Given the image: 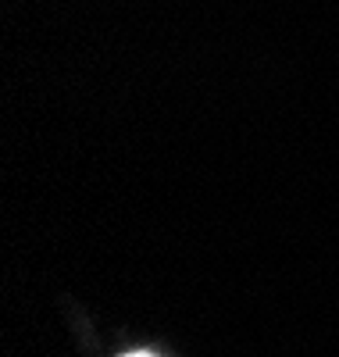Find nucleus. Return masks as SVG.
Here are the masks:
<instances>
[{"mask_svg": "<svg viewBox=\"0 0 339 357\" xmlns=\"http://www.w3.org/2000/svg\"><path fill=\"white\" fill-rule=\"evenodd\" d=\"M126 357H153V354H126Z\"/></svg>", "mask_w": 339, "mask_h": 357, "instance_id": "nucleus-1", "label": "nucleus"}]
</instances>
